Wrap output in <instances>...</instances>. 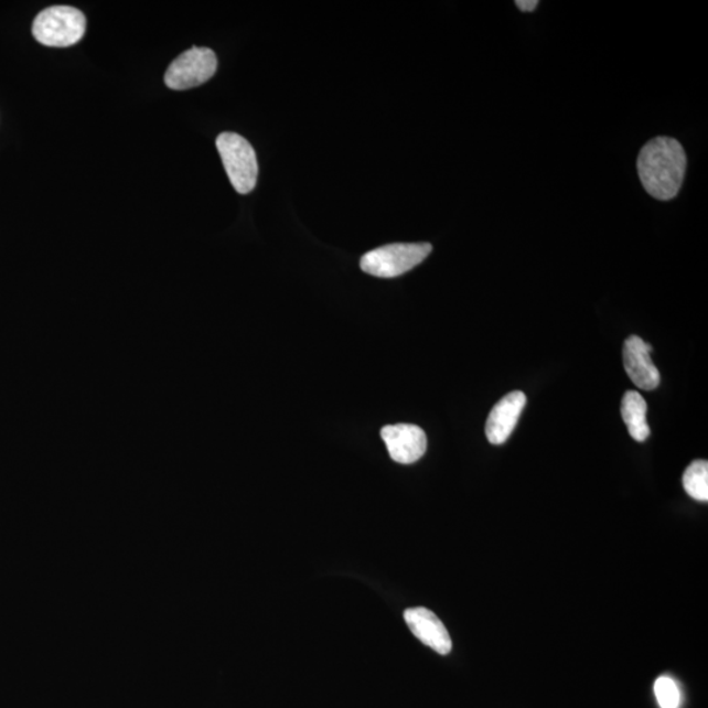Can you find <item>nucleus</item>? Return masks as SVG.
<instances>
[{"instance_id":"obj_1","label":"nucleus","mask_w":708,"mask_h":708,"mask_svg":"<svg viewBox=\"0 0 708 708\" xmlns=\"http://www.w3.org/2000/svg\"><path fill=\"white\" fill-rule=\"evenodd\" d=\"M686 154L683 144L669 137H657L644 144L637 158L639 178L652 197L675 199L682 190Z\"/></svg>"},{"instance_id":"obj_2","label":"nucleus","mask_w":708,"mask_h":708,"mask_svg":"<svg viewBox=\"0 0 708 708\" xmlns=\"http://www.w3.org/2000/svg\"><path fill=\"white\" fill-rule=\"evenodd\" d=\"M85 13L71 6H53L34 19L32 32L40 44L67 47L79 43L86 33Z\"/></svg>"},{"instance_id":"obj_3","label":"nucleus","mask_w":708,"mask_h":708,"mask_svg":"<svg viewBox=\"0 0 708 708\" xmlns=\"http://www.w3.org/2000/svg\"><path fill=\"white\" fill-rule=\"evenodd\" d=\"M432 253L429 243H397L373 249L361 259V269L379 279H394L418 267Z\"/></svg>"},{"instance_id":"obj_4","label":"nucleus","mask_w":708,"mask_h":708,"mask_svg":"<svg viewBox=\"0 0 708 708\" xmlns=\"http://www.w3.org/2000/svg\"><path fill=\"white\" fill-rule=\"evenodd\" d=\"M217 149L235 191L240 194L253 192L259 175L253 146L242 136L227 131L217 138Z\"/></svg>"},{"instance_id":"obj_5","label":"nucleus","mask_w":708,"mask_h":708,"mask_svg":"<svg viewBox=\"0 0 708 708\" xmlns=\"http://www.w3.org/2000/svg\"><path fill=\"white\" fill-rule=\"evenodd\" d=\"M217 55L210 47H192L180 54L167 68L164 82L167 87L183 92L204 85L217 73Z\"/></svg>"},{"instance_id":"obj_6","label":"nucleus","mask_w":708,"mask_h":708,"mask_svg":"<svg viewBox=\"0 0 708 708\" xmlns=\"http://www.w3.org/2000/svg\"><path fill=\"white\" fill-rule=\"evenodd\" d=\"M391 460L401 464L419 461L426 454L428 441L425 430L411 425L387 426L380 430Z\"/></svg>"},{"instance_id":"obj_7","label":"nucleus","mask_w":708,"mask_h":708,"mask_svg":"<svg viewBox=\"0 0 708 708\" xmlns=\"http://www.w3.org/2000/svg\"><path fill=\"white\" fill-rule=\"evenodd\" d=\"M652 346L639 336H630L623 346V365L627 376L642 390L651 391L661 385V373L651 360Z\"/></svg>"},{"instance_id":"obj_8","label":"nucleus","mask_w":708,"mask_h":708,"mask_svg":"<svg viewBox=\"0 0 708 708\" xmlns=\"http://www.w3.org/2000/svg\"><path fill=\"white\" fill-rule=\"evenodd\" d=\"M525 406L526 395L523 391H513L496 403L485 422V435L492 446H502L509 439Z\"/></svg>"},{"instance_id":"obj_9","label":"nucleus","mask_w":708,"mask_h":708,"mask_svg":"<svg viewBox=\"0 0 708 708\" xmlns=\"http://www.w3.org/2000/svg\"><path fill=\"white\" fill-rule=\"evenodd\" d=\"M405 621L412 634L440 655L450 654L453 648L446 626L433 612L426 608L407 609Z\"/></svg>"},{"instance_id":"obj_10","label":"nucleus","mask_w":708,"mask_h":708,"mask_svg":"<svg viewBox=\"0 0 708 708\" xmlns=\"http://www.w3.org/2000/svg\"><path fill=\"white\" fill-rule=\"evenodd\" d=\"M647 401L636 391H627L622 399L621 412L624 425L635 441L648 439L651 429L647 422Z\"/></svg>"},{"instance_id":"obj_11","label":"nucleus","mask_w":708,"mask_h":708,"mask_svg":"<svg viewBox=\"0 0 708 708\" xmlns=\"http://www.w3.org/2000/svg\"><path fill=\"white\" fill-rule=\"evenodd\" d=\"M684 489L687 495L698 502L708 500V462L704 460L694 461L686 469L683 478Z\"/></svg>"},{"instance_id":"obj_12","label":"nucleus","mask_w":708,"mask_h":708,"mask_svg":"<svg viewBox=\"0 0 708 708\" xmlns=\"http://www.w3.org/2000/svg\"><path fill=\"white\" fill-rule=\"evenodd\" d=\"M655 696L661 708H679L682 693L671 677L663 676L655 683Z\"/></svg>"},{"instance_id":"obj_13","label":"nucleus","mask_w":708,"mask_h":708,"mask_svg":"<svg viewBox=\"0 0 708 708\" xmlns=\"http://www.w3.org/2000/svg\"><path fill=\"white\" fill-rule=\"evenodd\" d=\"M516 6L521 11L532 12L537 9V0H517Z\"/></svg>"}]
</instances>
